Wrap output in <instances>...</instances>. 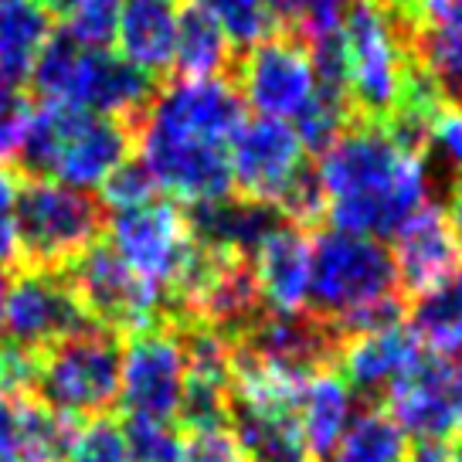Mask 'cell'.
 I'll return each instance as SVG.
<instances>
[{"instance_id": "6da1fadb", "label": "cell", "mask_w": 462, "mask_h": 462, "mask_svg": "<svg viewBox=\"0 0 462 462\" xmlns=\"http://www.w3.org/2000/svg\"><path fill=\"white\" fill-rule=\"evenodd\" d=\"M333 231L394 238L429 201L425 157H411L374 123H354L319 160Z\"/></svg>"}, {"instance_id": "7a4b0ae2", "label": "cell", "mask_w": 462, "mask_h": 462, "mask_svg": "<svg viewBox=\"0 0 462 462\" xmlns=\"http://www.w3.org/2000/svg\"><path fill=\"white\" fill-rule=\"evenodd\" d=\"M411 24L394 0H350L344 17L350 102L357 123L381 126L391 116L408 69Z\"/></svg>"}, {"instance_id": "3957f363", "label": "cell", "mask_w": 462, "mask_h": 462, "mask_svg": "<svg viewBox=\"0 0 462 462\" xmlns=\"http://www.w3.org/2000/svg\"><path fill=\"white\" fill-rule=\"evenodd\" d=\"M391 296H402V289L394 255L384 242L344 231H319L310 245V289L303 310L327 319L337 330L344 319Z\"/></svg>"}, {"instance_id": "277c9868", "label": "cell", "mask_w": 462, "mask_h": 462, "mask_svg": "<svg viewBox=\"0 0 462 462\" xmlns=\"http://www.w3.org/2000/svg\"><path fill=\"white\" fill-rule=\"evenodd\" d=\"M123 388V337L82 330L38 354L31 394L34 402L75 421L102 419Z\"/></svg>"}, {"instance_id": "5b68a950", "label": "cell", "mask_w": 462, "mask_h": 462, "mask_svg": "<svg viewBox=\"0 0 462 462\" xmlns=\"http://www.w3.org/2000/svg\"><path fill=\"white\" fill-rule=\"evenodd\" d=\"M17 265L65 269L106 231V208L58 180H17Z\"/></svg>"}, {"instance_id": "8992f818", "label": "cell", "mask_w": 462, "mask_h": 462, "mask_svg": "<svg viewBox=\"0 0 462 462\" xmlns=\"http://www.w3.org/2000/svg\"><path fill=\"white\" fill-rule=\"evenodd\" d=\"M340 346L344 337L310 310H265L238 340H231V371L252 367L289 384H306L310 377L337 367Z\"/></svg>"}, {"instance_id": "52a82bcc", "label": "cell", "mask_w": 462, "mask_h": 462, "mask_svg": "<svg viewBox=\"0 0 462 462\" xmlns=\"http://www.w3.org/2000/svg\"><path fill=\"white\" fill-rule=\"evenodd\" d=\"M58 273L69 279L79 303L86 306L88 319L99 330L130 337V333H140L163 319L160 292L133 273L106 238L88 245L82 255H75Z\"/></svg>"}, {"instance_id": "ba28073f", "label": "cell", "mask_w": 462, "mask_h": 462, "mask_svg": "<svg viewBox=\"0 0 462 462\" xmlns=\"http://www.w3.org/2000/svg\"><path fill=\"white\" fill-rule=\"evenodd\" d=\"M82 330H96L86 306L79 303L69 279L55 269L17 265L4 306V340L42 354L58 340H69Z\"/></svg>"}, {"instance_id": "9c48e42d", "label": "cell", "mask_w": 462, "mask_h": 462, "mask_svg": "<svg viewBox=\"0 0 462 462\" xmlns=\"http://www.w3.org/2000/svg\"><path fill=\"white\" fill-rule=\"evenodd\" d=\"M228 79L252 109L273 119H296L317 88L310 48L282 31L235 58Z\"/></svg>"}, {"instance_id": "30bf717a", "label": "cell", "mask_w": 462, "mask_h": 462, "mask_svg": "<svg viewBox=\"0 0 462 462\" xmlns=\"http://www.w3.org/2000/svg\"><path fill=\"white\" fill-rule=\"evenodd\" d=\"M123 388L119 402L133 419L173 421L184 394V354L167 319L123 337Z\"/></svg>"}, {"instance_id": "8fae6325", "label": "cell", "mask_w": 462, "mask_h": 462, "mask_svg": "<svg viewBox=\"0 0 462 462\" xmlns=\"http://www.w3.org/2000/svg\"><path fill=\"white\" fill-rule=\"evenodd\" d=\"M106 242L160 296L194 245L184 215L171 201H150L133 211H116L106 225Z\"/></svg>"}, {"instance_id": "7c38bea8", "label": "cell", "mask_w": 462, "mask_h": 462, "mask_svg": "<svg viewBox=\"0 0 462 462\" xmlns=\"http://www.w3.org/2000/svg\"><path fill=\"white\" fill-rule=\"evenodd\" d=\"M157 92L160 79L136 69L123 55H116L109 48H82L61 106L113 116V119H123L126 126H133V133H136L146 109L157 99Z\"/></svg>"}, {"instance_id": "4fadbf2b", "label": "cell", "mask_w": 462, "mask_h": 462, "mask_svg": "<svg viewBox=\"0 0 462 462\" xmlns=\"http://www.w3.org/2000/svg\"><path fill=\"white\" fill-rule=\"evenodd\" d=\"M384 408L415 439L462 432V361L425 354L415 371L384 394Z\"/></svg>"}, {"instance_id": "5bb4252c", "label": "cell", "mask_w": 462, "mask_h": 462, "mask_svg": "<svg viewBox=\"0 0 462 462\" xmlns=\"http://www.w3.org/2000/svg\"><path fill=\"white\" fill-rule=\"evenodd\" d=\"M228 160L235 194L262 204H275L282 188L306 163L296 130L286 119H273V116L242 123V130L235 133L228 146Z\"/></svg>"}, {"instance_id": "9a60e30c", "label": "cell", "mask_w": 462, "mask_h": 462, "mask_svg": "<svg viewBox=\"0 0 462 462\" xmlns=\"http://www.w3.org/2000/svg\"><path fill=\"white\" fill-rule=\"evenodd\" d=\"M133 143L136 133L123 119L61 106V133H58L51 180L75 190L99 188L123 160H130Z\"/></svg>"}, {"instance_id": "2e32d148", "label": "cell", "mask_w": 462, "mask_h": 462, "mask_svg": "<svg viewBox=\"0 0 462 462\" xmlns=\"http://www.w3.org/2000/svg\"><path fill=\"white\" fill-rule=\"evenodd\" d=\"M394 238L398 242H394L391 255H394L402 296L415 300L421 292L448 282L462 269V248L448 225L446 208H439V204H421Z\"/></svg>"}, {"instance_id": "e0dca14e", "label": "cell", "mask_w": 462, "mask_h": 462, "mask_svg": "<svg viewBox=\"0 0 462 462\" xmlns=\"http://www.w3.org/2000/svg\"><path fill=\"white\" fill-rule=\"evenodd\" d=\"M425 357L421 340L408 327H388V330L361 333L350 337L340 346L337 367L344 371V384L354 394L367 398V404H381L408 371H415V364Z\"/></svg>"}, {"instance_id": "ac0fdd59", "label": "cell", "mask_w": 462, "mask_h": 462, "mask_svg": "<svg viewBox=\"0 0 462 462\" xmlns=\"http://www.w3.org/2000/svg\"><path fill=\"white\" fill-rule=\"evenodd\" d=\"M180 215L198 245L221 252V255H238V259H252L262 238L282 221L275 204L248 201L238 194L215 198V201H194Z\"/></svg>"}, {"instance_id": "d6986e66", "label": "cell", "mask_w": 462, "mask_h": 462, "mask_svg": "<svg viewBox=\"0 0 462 462\" xmlns=\"http://www.w3.org/2000/svg\"><path fill=\"white\" fill-rule=\"evenodd\" d=\"M262 300L275 313H296L310 289V238L303 228L279 221L252 255Z\"/></svg>"}, {"instance_id": "ffe728a7", "label": "cell", "mask_w": 462, "mask_h": 462, "mask_svg": "<svg viewBox=\"0 0 462 462\" xmlns=\"http://www.w3.org/2000/svg\"><path fill=\"white\" fill-rule=\"evenodd\" d=\"M173 38H177V7L173 0H123L116 42L123 58L153 79L171 75Z\"/></svg>"}, {"instance_id": "44dd1931", "label": "cell", "mask_w": 462, "mask_h": 462, "mask_svg": "<svg viewBox=\"0 0 462 462\" xmlns=\"http://www.w3.org/2000/svg\"><path fill=\"white\" fill-rule=\"evenodd\" d=\"M235 44L225 28L204 11L198 0H188L177 11V38H173V79H215L231 75Z\"/></svg>"}, {"instance_id": "7402d4cb", "label": "cell", "mask_w": 462, "mask_h": 462, "mask_svg": "<svg viewBox=\"0 0 462 462\" xmlns=\"http://www.w3.org/2000/svg\"><path fill=\"white\" fill-rule=\"evenodd\" d=\"M350 404L354 391L344 384V377L333 371L310 377L300 391V425H303L306 446L317 462H330L340 435L350 425Z\"/></svg>"}, {"instance_id": "603a6c76", "label": "cell", "mask_w": 462, "mask_h": 462, "mask_svg": "<svg viewBox=\"0 0 462 462\" xmlns=\"http://www.w3.org/2000/svg\"><path fill=\"white\" fill-rule=\"evenodd\" d=\"M51 34V17L34 0H0V75L24 86L34 58Z\"/></svg>"}, {"instance_id": "cb8c5ba5", "label": "cell", "mask_w": 462, "mask_h": 462, "mask_svg": "<svg viewBox=\"0 0 462 462\" xmlns=\"http://www.w3.org/2000/svg\"><path fill=\"white\" fill-rule=\"evenodd\" d=\"M411 333L439 357L462 354V269L448 282L429 289L408 306Z\"/></svg>"}, {"instance_id": "d4e9b609", "label": "cell", "mask_w": 462, "mask_h": 462, "mask_svg": "<svg viewBox=\"0 0 462 462\" xmlns=\"http://www.w3.org/2000/svg\"><path fill=\"white\" fill-rule=\"evenodd\" d=\"M408 442L384 404H364L340 435L330 462H404Z\"/></svg>"}, {"instance_id": "484cf974", "label": "cell", "mask_w": 462, "mask_h": 462, "mask_svg": "<svg viewBox=\"0 0 462 462\" xmlns=\"http://www.w3.org/2000/svg\"><path fill=\"white\" fill-rule=\"evenodd\" d=\"M408 51L429 72L448 109H462V34L435 28H411Z\"/></svg>"}, {"instance_id": "4316f807", "label": "cell", "mask_w": 462, "mask_h": 462, "mask_svg": "<svg viewBox=\"0 0 462 462\" xmlns=\"http://www.w3.org/2000/svg\"><path fill=\"white\" fill-rule=\"evenodd\" d=\"M269 4H273L275 31L292 34L303 44L337 34L344 28L346 7H350V0H269Z\"/></svg>"}, {"instance_id": "83f0119b", "label": "cell", "mask_w": 462, "mask_h": 462, "mask_svg": "<svg viewBox=\"0 0 462 462\" xmlns=\"http://www.w3.org/2000/svg\"><path fill=\"white\" fill-rule=\"evenodd\" d=\"M208 14L225 28L235 48H252L275 34V17L269 0H198Z\"/></svg>"}, {"instance_id": "f1b7e54d", "label": "cell", "mask_w": 462, "mask_h": 462, "mask_svg": "<svg viewBox=\"0 0 462 462\" xmlns=\"http://www.w3.org/2000/svg\"><path fill=\"white\" fill-rule=\"evenodd\" d=\"M327 208H330V198H327V188H323L319 171L313 163H303L296 177L282 188V194L275 198V211L282 215V221L303 231L327 221Z\"/></svg>"}, {"instance_id": "f546056e", "label": "cell", "mask_w": 462, "mask_h": 462, "mask_svg": "<svg viewBox=\"0 0 462 462\" xmlns=\"http://www.w3.org/2000/svg\"><path fill=\"white\" fill-rule=\"evenodd\" d=\"M157 180L153 173L146 171V163L140 157L123 160L106 180L99 184V204L109 211H133L143 204L157 201Z\"/></svg>"}, {"instance_id": "4dcf8cb0", "label": "cell", "mask_w": 462, "mask_h": 462, "mask_svg": "<svg viewBox=\"0 0 462 462\" xmlns=\"http://www.w3.org/2000/svg\"><path fill=\"white\" fill-rule=\"evenodd\" d=\"M123 442L130 462H180V435L171 429V421H150L126 415Z\"/></svg>"}, {"instance_id": "1f68e13d", "label": "cell", "mask_w": 462, "mask_h": 462, "mask_svg": "<svg viewBox=\"0 0 462 462\" xmlns=\"http://www.w3.org/2000/svg\"><path fill=\"white\" fill-rule=\"evenodd\" d=\"M119 4L123 0H72L61 31H69L82 48H109L119 24Z\"/></svg>"}, {"instance_id": "d6a6232c", "label": "cell", "mask_w": 462, "mask_h": 462, "mask_svg": "<svg viewBox=\"0 0 462 462\" xmlns=\"http://www.w3.org/2000/svg\"><path fill=\"white\" fill-rule=\"evenodd\" d=\"M65 462H130L126 459V442H123V429L102 419H88L86 425H79L69 442Z\"/></svg>"}, {"instance_id": "836d02e7", "label": "cell", "mask_w": 462, "mask_h": 462, "mask_svg": "<svg viewBox=\"0 0 462 462\" xmlns=\"http://www.w3.org/2000/svg\"><path fill=\"white\" fill-rule=\"evenodd\" d=\"M28 116H31L28 92L21 86H11L0 75V163H11L17 143H21V133L28 126Z\"/></svg>"}, {"instance_id": "e575fe53", "label": "cell", "mask_w": 462, "mask_h": 462, "mask_svg": "<svg viewBox=\"0 0 462 462\" xmlns=\"http://www.w3.org/2000/svg\"><path fill=\"white\" fill-rule=\"evenodd\" d=\"M180 462H245L231 429H201L180 439Z\"/></svg>"}, {"instance_id": "d590c367", "label": "cell", "mask_w": 462, "mask_h": 462, "mask_svg": "<svg viewBox=\"0 0 462 462\" xmlns=\"http://www.w3.org/2000/svg\"><path fill=\"white\" fill-rule=\"evenodd\" d=\"M411 28H435L462 34V0H394Z\"/></svg>"}, {"instance_id": "8d00e7d4", "label": "cell", "mask_w": 462, "mask_h": 462, "mask_svg": "<svg viewBox=\"0 0 462 462\" xmlns=\"http://www.w3.org/2000/svg\"><path fill=\"white\" fill-rule=\"evenodd\" d=\"M17 177L7 163H0V265H17V225H14V198Z\"/></svg>"}, {"instance_id": "74e56055", "label": "cell", "mask_w": 462, "mask_h": 462, "mask_svg": "<svg viewBox=\"0 0 462 462\" xmlns=\"http://www.w3.org/2000/svg\"><path fill=\"white\" fill-rule=\"evenodd\" d=\"M432 143H439V150L446 153V160H452L462 171V109H442L432 126Z\"/></svg>"}, {"instance_id": "f35d334b", "label": "cell", "mask_w": 462, "mask_h": 462, "mask_svg": "<svg viewBox=\"0 0 462 462\" xmlns=\"http://www.w3.org/2000/svg\"><path fill=\"white\" fill-rule=\"evenodd\" d=\"M404 462H462V432L439 435V439H419L408 448Z\"/></svg>"}, {"instance_id": "ab89813d", "label": "cell", "mask_w": 462, "mask_h": 462, "mask_svg": "<svg viewBox=\"0 0 462 462\" xmlns=\"http://www.w3.org/2000/svg\"><path fill=\"white\" fill-rule=\"evenodd\" d=\"M0 462H21V439H17V408L0 398Z\"/></svg>"}, {"instance_id": "60d3db41", "label": "cell", "mask_w": 462, "mask_h": 462, "mask_svg": "<svg viewBox=\"0 0 462 462\" xmlns=\"http://www.w3.org/2000/svg\"><path fill=\"white\" fill-rule=\"evenodd\" d=\"M448 225H452V231H456V242H459L462 248V194H452V204H448Z\"/></svg>"}, {"instance_id": "b9f144b4", "label": "cell", "mask_w": 462, "mask_h": 462, "mask_svg": "<svg viewBox=\"0 0 462 462\" xmlns=\"http://www.w3.org/2000/svg\"><path fill=\"white\" fill-rule=\"evenodd\" d=\"M34 4H38L48 17H65L69 7H72V0H34Z\"/></svg>"}, {"instance_id": "7bdbcfd3", "label": "cell", "mask_w": 462, "mask_h": 462, "mask_svg": "<svg viewBox=\"0 0 462 462\" xmlns=\"http://www.w3.org/2000/svg\"><path fill=\"white\" fill-rule=\"evenodd\" d=\"M7 289H11V275L0 265V337H4V306H7Z\"/></svg>"}]
</instances>
